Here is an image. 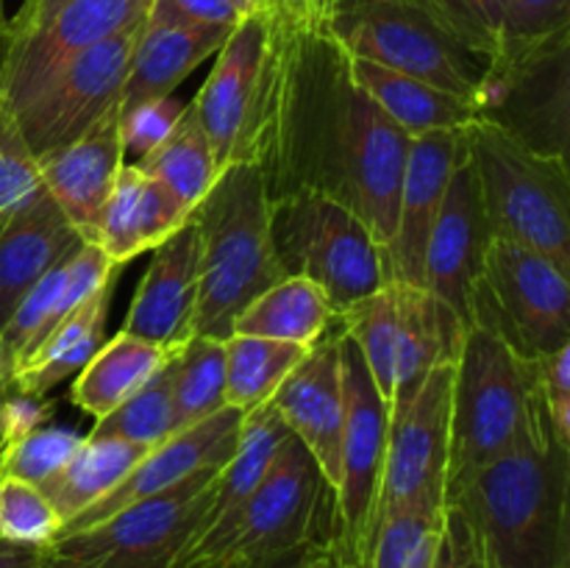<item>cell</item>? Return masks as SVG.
I'll return each mask as SVG.
<instances>
[{"instance_id": "obj_1", "label": "cell", "mask_w": 570, "mask_h": 568, "mask_svg": "<svg viewBox=\"0 0 570 568\" xmlns=\"http://www.w3.org/2000/svg\"><path fill=\"white\" fill-rule=\"evenodd\" d=\"M410 143L356 84L348 50L323 22L273 11L271 89L256 159L267 198L326 195L348 206L384 251L395 232Z\"/></svg>"}, {"instance_id": "obj_2", "label": "cell", "mask_w": 570, "mask_h": 568, "mask_svg": "<svg viewBox=\"0 0 570 568\" xmlns=\"http://www.w3.org/2000/svg\"><path fill=\"white\" fill-rule=\"evenodd\" d=\"M482 568H570V449L546 418L523 443L445 490Z\"/></svg>"}, {"instance_id": "obj_3", "label": "cell", "mask_w": 570, "mask_h": 568, "mask_svg": "<svg viewBox=\"0 0 570 568\" xmlns=\"http://www.w3.org/2000/svg\"><path fill=\"white\" fill-rule=\"evenodd\" d=\"M189 221L200 237L198 337L228 340L234 321L271 284L282 282L271 243V198L265 173L254 161L228 165Z\"/></svg>"}, {"instance_id": "obj_4", "label": "cell", "mask_w": 570, "mask_h": 568, "mask_svg": "<svg viewBox=\"0 0 570 568\" xmlns=\"http://www.w3.org/2000/svg\"><path fill=\"white\" fill-rule=\"evenodd\" d=\"M340 535L337 496L309 451L287 434L259 488L173 568H248Z\"/></svg>"}, {"instance_id": "obj_5", "label": "cell", "mask_w": 570, "mask_h": 568, "mask_svg": "<svg viewBox=\"0 0 570 568\" xmlns=\"http://www.w3.org/2000/svg\"><path fill=\"white\" fill-rule=\"evenodd\" d=\"M546 418L540 362L518 356L488 329L468 326L451 390L445 490L523 443Z\"/></svg>"}, {"instance_id": "obj_6", "label": "cell", "mask_w": 570, "mask_h": 568, "mask_svg": "<svg viewBox=\"0 0 570 568\" xmlns=\"http://www.w3.org/2000/svg\"><path fill=\"white\" fill-rule=\"evenodd\" d=\"M465 143L490 234L570 271L568 159L534 154L482 120L465 126Z\"/></svg>"}, {"instance_id": "obj_7", "label": "cell", "mask_w": 570, "mask_h": 568, "mask_svg": "<svg viewBox=\"0 0 570 568\" xmlns=\"http://www.w3.org/2000/svg\"><path fill=\"white\" fill-rule=\"evenodd\" d=\"M323 26L354 59L421 78L468 104L493 61L445 31L417 0H332Z\"/></svg>"}, {"instance_id": "obj_8", "label": "cell", "mask_w": 570, "mask_h": 568, "mask_svg": "<svg viewBox=\"0 0 570 568\" xmlns=\"http://www.w3.org/2000/svg\"><path fill=\"white\" fill-rule=\"evenodd\" d=\"M271 243L284 276L309 278L334 315L387 284L371 228L326 195L271 198Z\"/></svg>"}, {"instance_id": "obj_9", "label": "cell", "mask_w": 570, "mask_h": 568, "mask_svg": "<svg viewBox=\"0 0 570 568\" xmlns=\"http://www.w3.org/2000/svg\"><path fill=\"white\" fill-rule=\"evenodd\" d=\"M471 326L540 362L570 345V271L532 248L493 237L471 295Z\"/></svg>"}, {"instance_id": "obj_10", "label": "cell", "mask_w": 570, "mask_h": 568, "mask_svg": "<svg viewBox=\"0 0 570 568\" xmlns=\"http://www.w3.org/2000/svg\"><path fill=\"white\" fill-rule=\"evenodd\" d=\"M220 468L193 473L92 527L59 535L45 551L78 568H173L204 527Z\"/></svg>"}, {"instance_id": "obj_11", "label": "cell", "mask_w": 570, "mask_h": 568, "mask_svg": "<svg viewBox=\"0 0 570 568\" xmlns=\"http://www.w3.org/2000/svg\"><path fill=\"white\" fill-rule=\"evenodd\" d=\"M476 117L523 148L568 159L570 31L499 50L473 100Z\"/></svg>"}, {"instance_id": "obj_12", "label": "cell", "mask_w": 570, "mask_h": 568, "mask_svg": "<svg viewBox=\"0 0 570 568\" xmlns=\"http://www.w3.org/2000/svg\"><path fill=\"white\" fill-rule=\"evenodd\" d=\"M454 365L456 362H443L432 368L415 393L390 407L373 529L393 512L443 516L445 482H449Z\"/></svg>"}, {"instance_id": "obj_13", "label": "cell", "mask_w": 570, "mask_h": 568, "mask_svg": "<svg viewBox=\"0 0 570 568\" xmlns=\"http://www.w3.org/2000/svg\"><path fill=\"white\" fill-rule=\"evenodd\" d=\"M273 11L245 14L215 53V67L193 100L195 117L217 156V165L259 159L262 126L271 89Z\"/></svg>"}, {"instance_id": "obj_14", "label": "cell", "mask_w": 570, "mask_h": 568, "mask_svg": "<svg viewBox=\"0 0 570 568\" xmlns=\"http://www.w3.org/2000/svg\"><path fill=\"white\" fill-rule=\"evenodd\" d=\"M142 22L145 17L83 50L37 98L11 111L33 159L70 145L120 106Z\"/></svg>"}, {"instance_id": "obj_15", "label": "cell", "mask_w": 570, "mask_h": 568, "mask_svg": "<svg viewBox=\"0 0 570 568\" xmlns=\"http://www.w3.org/2000/svg\"><path fill=\"white\" fill-rule=\"evenodd\" d=\"M340 373H343V438H340L337 523L348 555L365 566L371 549L373 510L387 445L390 407L373 384L365 360L340 329Z\"/></svg>"}, {"instance_id": "obj_16", "label": "cell", "mask_w": 570, "mask_h": 568, "mask_svg": "<svg viewBox=\"0 0 570 568\" xmlns=\"http://www.w3.org/2000/svg\"><path fill=\"white\" fill-rule=\"evenodd\" d=\"M150 0H70L48 20L0 33V100L11 111L37 98L76 56L145 17Z\"/></svg>"}, {"instance_id": "obj_17", "label": "cell", "mask_w": 570, "mask_h": 568, "mask_svg": "<svg viewBox=\"0 0 570 568\" xmlns=\"http://www.w3.org/2000/svg\"><path fill=\"white\" fill-rule=\"evenodd\" d=\"M465 128L412 137L404 176H401L395 232L382 251L387 282L423 287L429 237H432L451 176L465 159Z\"/></svg>"}, {"instance_id": "obj_18", "label": "cell", "mask_w": 570, "mask_h": 568, "mask_svg": "<svg viewBox=\"0 0 570 568\" xmlns=\"http://www.w3.org/2000/svg\"><path fill=\"white\" fill-rule=\"evenodd\" d=\"M293 438L304 443L323 479L337 490L340 438H343V373H340V323L309 345L304 360L267 401Z\"/></svg>"}, {"instance_id": "obj_19", "label": "cell", "mask_w": 570, "mask_h": 568, "mask_svg": "<svg viewBox=\"0 0 570 568\" xmlns=\"http://www.w3.org/2000/svg\"><path fill=\"white\" fill-rule=\"evenodd\" d=\"M493 239L471 159L460 161L445 189L423 262V287L471 326V295Z\"/></svg>"}, {"instance_id": "obj_20", "label": "cell", "mask_w": 570, "mask_h": 568, "mask_svg": "<svg viewBox=\"0 0 570 568\" xmlns=\"http://www.w3.org/2000/svg\"><path fill=\"white\" fill-rule=\"evenodd\" d=\"M243 418V412L234 410V407H223L215 415L173 434L170 440L150 449L109 496H104L92 507L78 512L72 521H67L61 535L92 527V523L120 512L122 507L134 505V501H142L148 496H156L161 490L173 488V484L184 482L193 473L226 466L228 457L237 449Z\"/></svg>"}, {"instance_id": "obj_21", "label": "cell", "mask_w": 570, "mask_h": 568, "mask_svg": "<svg viewBox=\"0 0 570 568\" xmlns=\"http://www.w3.org/2000/svg\"><path fill=\"white\" fill-rule=\"evenodd\" d=\"M126 165L120 145V106L65 148L37 159L42 187L83 243H95L117 173Z\"/></svg>"}, {"instance_id": "obj_22", "label": "cell", "mask_w": 570, "mask_h": 568, "mask_svg": "<svg viewBox=\"0 0 570 568\" xmlns=\"http://www.w3.org/2000/svg\"><path fill=\"white\" fill-rule=\"evenodd\" d=\"M200 237L193 221L154 248L148 271L134 293L122 332L139 340L178 349L193 337L198 310Z\"/></svg>"}, {"instance_id": "obj_23", "label": "cell", "mask_w": 570, "mask_h": 568, "mask_svg": "<svg viewBox=\"0 0 570 568\" xmlns=\"http://www.w3.org/2000/svg\"><path fill=\"white\" fill-rule=\"evenodd\" d=\"M117 273L120 267L95 243H81L53 271L45 273L0 329V349L9 356L11 376L78 304L117 278Z\"/></svg>"}, {"instance_id": "obj_24", "label": "cell", "mask_w": 570, "mask_h": 568, "mask_svg": "<svg viewBox=\"0 0 570 568\" xmlns=\"http://www.w3.org/2000/svg\"><path fill=\"white\" fill-rule=\"evenodd\" d=\"M187 221V206L165 184L145 176L134 161H128L117 173L95 245L122 267L165 243Z\"/></svg>"}, {"instance_id": "obj_25", "label": "cell", "mask_w": 570, "mask_h": 568, "mask_svg": "<svg viewBox=\"0 0 570 568\" xmlns=\"http://www.w3.org/2000/svg\"><path fill=\"white\" fill-rule=\"evenodd\" d=\"M81 243L48 193L0 226V329L28 290Z\"/></svg>"}, {"instance_id": "obj_26", "label": "cell", "mask_w": 570, "mask_h": 568, "mask_svg": "<svg viewBox=\"0 0 570 568\" xmlns=\"http://www.w3.org/2000/svg\"><path fill=\"white\" fill-rule=\"evenodd\" d=\"M395 298H399V334H395L393 404L415 393L432 368L456 362L465 337V323L426 287L395 284Z\"/></svg>"}, {"instance_id": "obj_27", "label": "cell", "mask_w": 570, "mask_h": 568, "mask_svg": "<svg viewBox=\"0 0 570 568\" xmlns=\"http://www.w3.org/2000/svg\"><path fill=\"white\" fill-rule=\"evenodd\" d=\"M232 28L220 26H150L142 22V33L134 48L131 67L122 84L120 109L167 98L178 84L198 70L206 59L220 50Z\"/></svg>"}, {"instance_id": "obj_28", "label": "cell", "mask_w": 570, "mask_h": 568, "mask_svg": "<svg viewBox=\"0 0 570 568\" xmlns=\"http://www.w3.org/2000/svg\"><path fill=\"white\" fill-rule=\"evenodd\" d=\"M115 282H106L104 287L95 290L83 304H78L48 337L42 340L37 351L22 362L11 376V390L33 399H45V393L70 379L72 373L81 371L95 351L104 345L106 317H109L111 295H115Z\"/></svg>"}, {"instance_id": "obj_29", "label": "cell", "mask_w": 570, "mask_h": 568, "mask_svg": "<svg viewBox=\"0 0 570 568\" xmlns=\"http://www.w3.org/2000/svg\"><path fill=\"white\" fill-rule=\"evenodd\" d=\"M351 70L356 84L371 95L373 104L406 134V137H423L432 131H449V128H465L476 123V109L465 98L432 87V84L412 78L406 72L390 70V67L373 65V61L354 59Z\"/></svg>"}, {"instance_id": "obj_30", "label": "cell", "mask_w": 570, "mask_h": 568, "mask_svg": "<svg viewBox=\"0 0 570 568\" xmlns=\"http://www.w3.org/2000/svg\"><path fill=\"white\" fill-rule=\"evenodd\" d=\"M170 351L156 343H148V340L134 337V334H126L120 329L76 373V382L70 388V401L78 410L92 415L95 421L106 418L122 401L131 399L165 365Z\"/></svg>"}, {"instance_id": "obj_31", "label": "cell", "mask_w": 570, "mask_h": 568, "mask_svg": "<svg viewBox=\"0 0 570 568\" xmlns=\"http://www.w3.org/2000/svg\"><path fill=\"white\" fill-rule=\"evenodd\" d=\"M148 451L145 445L128 443V440L83 434V443L78 445L76 454L48 482L39 484V490L48 496L53 510L67 523L95 501L109 496Z\"/></svg>"}, {"instance_id": "obj_32", "label": "cell", "mask_w": 570, "mask_h": 568, "mask_svg": "<svg viewBox=\"0 0 570 568\" xmlns=\"http://www.w3.org/2000/svg\"><path fill=\"white\" fill-rule=\"evenodd\" d=\"M289 429L284 427L282 418L273 412L271 404L256 407L254 412L243 418V429H239V440L234 454L228 457L226 466L220 468L215 479V499H212L209 512L204 518V527H200L198 538H204L206 532H212L215 527H220L228 516L243 507V501L259 488V482L265 479V473L271 471L273 460H276L278 449L287 440ZM193 540V543H195Z\"/></svg>"}, {"instance_id": "obj_33", "label": "cell", "mask_w": 570, "mask_h": 568, "mask_svg": "<svg viewBox=\"0 0 570 568\" xmlns=\"http://www.w3.org/2000/svg\"><path fill=\"white\" fill-rule=\"evenodd\" d=\"M326 295L304 276H284L256 295L234 321V334L312 345L332 326Z\"/></svg>"}, {"instance_id": "obj_34", "label": "cell", "mask_w": 570, "mask_h": 568, "mask_svg": "<svg viewBox=\"0 0 570 568\" xmlns=\"http://www.w3.org/2000/svg\"><path fill=\"white\" fill-rule=\"evenodd\" d=\"M134 165H137L145 176L165 184V187L187 206L189 215H193L195 206L204 200V195L209 193L212 184H215L217 176L223 173V167L217 165V156L215 150H212L209 139H206L204 128H200L198 117H195L193 104L184 109L181 120H178L176 128L167 134L165 143L156 145L150 154L134 159Z\"/></svg>"}, {"instance_id": "obj_35", "label": "cell", "mask_w": 570, "mask_h": 568, "mask_svg": "<svg viewBox=\"0 0 570 568\" xmlns=\"http://www.w3.org/2000/svg\"><path fill=\"white\" fill-rule=\"evenodd\" d=\"M226 343V407L243 415L273 399L284 379L298 368L309 345L232 334Z\"/></svg>"}, {"instance_id": "obj_36", "label": "cell", "mask_w": 570, "mask_h": 568, "mask_svg": "<svg viewBox=\"0 0 570 568\" xmlns=\"http://www.w3.org/2000/svg\"><path fill=\"white\" fill-rule=\"evenodd\" d=\"M334 317H337L345 337L356 345L367 371H371L373 384L390 407L395 390V334H399L395 284L387 282L376 293L365 295Z\"/></svg>"}, {"instance_id": "obj_37", "label": "cell", "mask_w": 570, "mask_h": 568, "mask_svg": "<svg viewBox=\"0 0 570 568\" xmlns=\"http://www.w3.org/2000/svg\"><path fill=\"white\" fill-rule=\"evenodd\" d=\"M173 379H176V349L167 354L165 365L117 410L106 418H98L92 427V438H117L128 443L156 449L173 434L176 427V407H173Z\"/></svg>"}, {"instance_id": "obj_38", "label": "cell", "mask_w": 570, "mask_h": 568, "mask_svg": "<svg viewBox=\"0 0 570 568\" xmlns=\"http://www.w3.org/2000/svg\"><path fill=\"white\" fill-rule=\"evenodd\" d=\"M173 407L178 432L226 407V343L193 337L176 349Z\"/></svg>"}, {"instance_id": "obj_39", "label": "cell", "mask_w": 570, "mask_h": 568, "mask_svg": "<svg viewBox=\"0 0 570 568\" xmlns=\"http://www.w3.org/2000/svg\"><path fill=\"white\" fill-rule=\"evenodd\" d=\"M65 521L48 496L31 482L0 473V540L31 549H50Z\"/></svg>"}, {"instance_id": "obj_40", "label": "cell", "mask_w": 570, "mask_h": 568, "mask_svg": "<svg viewBox=\"0 0 570 568\" xmlns=\"http://www.w3.org/2000/svg\"><path fill=\"white\" fill-rule=\"evenodd\" d=\"M83 443V434L70 427H39L26 438L6 445L0 473L22 479V482L42 484L70 460Z\"/></svg>"}, {"instance_id": "obj_41", "label": "cell", "mask_w": 570, "mask_h": 568, "mask_svg": "<svg viewBox=\"0 0 570 568\" xmlns=\"http://www.w3.org/2000/svg\"><path fill=\"white\" fill-rule=\"evenodd\" d=\"M445 31L484 56H495L510 0H417Z\"/></svg>"}, {"instance_id": "obj_42", "label": "cell", "mask_w": 570, "mask_h": 568, "mask_svg": "<svg viewBox=\"0 0 570 568\" xmlns=\"http://www.w3.org/2000/svg\"><path fill=\"white\" fill-rule=\"evenodd\" d=\"M562 31H570V0H510L501 20L499 50L527 48Z\"/></svg>"}, {"instance_id": "obj_43", "label": "cell", "mask_w": 570, "mask_h": 568, "mask_svg": "<svg viewBox=\"0 0 570 568\" xmlns=\"http://www.w3.org/2000/svg\"><path fill=\"white\" fill-rule=\"evenodd\" d=\"M187 104L167 95V98L145 100V104L131 106V109H120V145L122 154L139 156L150 154L159 143H165L167 134L176 128L181 120Z\"/></svg>"}, {"instance_id": "obj_44", "label": "cell", "mask_w": 570, "mask_h": 568, "mask_svg": "<svg viewBox=\"0 0 570 568\" xmlns=\"http://www.w3.org/2000/svg\"><path fill=\"white\" fill-rule=\"evenodd\" d=\"M243 20L228 0H150L145 22L150 26H220L234 28Z\"/></svg>"}, {"instance_id": "obj_45", "label": "cell", "mask_w": 570, "mask_h": 568, "mask_svg": "<svg viewBox=\"0 0 570 568\" xmlns=\"http://www.w3.org/2000/svg\"><path fill=\"white\" fill-rule=\"evenodd\" d=\"M434 568H482L471 527H468L465 516L451 505H445L443 521H440V543Z\"/></svg>"}, {"instance_id": "obj_46", "label": "cell", "mask_w": 570, "mask_h": 568, "mask_svg": "<svg viewBox=\"0 0 570 568\" xmlns=\"http://www.w3.org/2000/svg\"><path fill=\"white\" fill-rule=\"evenodd\" d=\"M306 568H360V562L348 555V549L343 546L340 535H334V538L312 546Z\"/></svg>"}, {"instance_id": "obj_47", "label": "cell", "mask_w": 570, "mask_h": 568, "mask_svg": "<svg viewBox=\"0 0 570 568\" xmlns=\"http://www.w3.org/2000/svg\"><path fill=\"white\" fill-rule=\"evenodd\" d=\"M67 3H70V0H22L20 11H17L11 20H6L3 33L22 31V28L37 26V22L48 20L50 14H56V11H59L61 6H67Z\"/></svg>"}, {"instance_id": "obj_48", "label": "cell", "mask_w": 570, "mask_h": 568, "mask_svg": "<svg viewBox=\"0 0 570 568\" xmlns=\"http://www.w3.org/2000/svg\"><path fill=\"white\" fill-rule=\"evenodd\" d=\"M42 549L31 546H14L0 540V568H37Z\"/></svg>"}, {"instance_id": "obj_49", "label": "cell", "mask_w": 570, "mask_h": 568, "mask_svg": "<svg viewBox=\"0 0 570 568\" xmlns=\"http://www.w3.org/2000/svg\"><path fill=\"white\" fill-rule=\"evenodd\" d=\"M312 546H315V543H312ZM312 546L287 551V555L273 557V560H265V562H256V566H248V568H306V560H309Z\"/></svg>"}, {"instance_id": "obj_50", "label": "cell", "mask_w": 570, "mask_h": 568, "mask_svg": "<svg viewBox=\"0 0 570 568\" xmlns=\"http://www.w3.org/2000/svg\"><path fill=\"white\" fill-rule=\"evenodd\" d=\"M6 390H11V362L9 356L3 354V349H0V395H3Z\"/></svg>"}, {"instance_id": "obj_51", "label": "cell", "mask_w": 570, "mask_h": 568, "mask_svg": "<svg viewBox=\"0 0 570 568\" xmlns=\"http://www.w3.org/2000/svg\"><path fill=\"white\" fill-rule=\"evenodd\" d=\"M37 568H78V566H72V562H67V560H61V557L50 555V551H42Z\"/></svg>"}, {"instance_id": "obj_52", "label": "cell", "mask_w": 570, "mask_h": 568, "mask_svg": "<svg viewBox=\"0 0 570 568\" xmlns=\"http://www.w3.org/2000/svg\"><path fill=\"white\" fill-rule=\"evenodd\" d=\"M309 3V14L315 22L326 20V11H328V0H306Z\"/></svg>"}, {"instance_id": "obj_53", "label": "cell", "mask_w": 570, "mask_h": 568, "mask_svg": "<svg viewBox=\"0 0 570 568\" xmlns=\"http://www.w3.org/2000/svg\"><path fill=\"white\" fill-rule=\"evenodd\" d=\"M228 3H232L234 6V9H237L239 11V14H250V11H256V9H262V6H265V3H262V0H228Z\"/></svg>"}, {"instance_id": "obj_54", "label": "cell", "mask_w": 570, "mask_h": 568, "mask_svg": "<svg viewBox=\"0 0 570 568\" xmlns=\"http://www.w3.org/2000/svg\"><path fill=\"white\" fill-rule=\"evenodd\" d=\"M9 393V390H6ZM6 393L0 395V457H3L6 445H9V434H6V415H3V404H6Z\"/></svg>"}, {"instance_id": "obj_55", "label": "cell", "mask_w": 570, "mask_h": 568, "mask_svg": "<svg viewBox=\"0 0 570 568\" xmlns=\"http://www.w3.org/2000/svg\"><path fill=\"white\" fill-rule=\"evenodd\" d=\"M6 28V17H3V0H0V33H3Z\"/></svg>"}, {"instance_id": "obj_56", "label": "cell", "mask_w": 570, "mask_h": 568, "mask_svg": "<svg viewBox=\"0 0 570 568\" xmlns=\"http://www.w3.org/2000/svg\"><path fill=\"white\" fill-rule=\"evenodd\" d=\"M328 3H332V0H328Z\"/></svg>"}]
</instances>
